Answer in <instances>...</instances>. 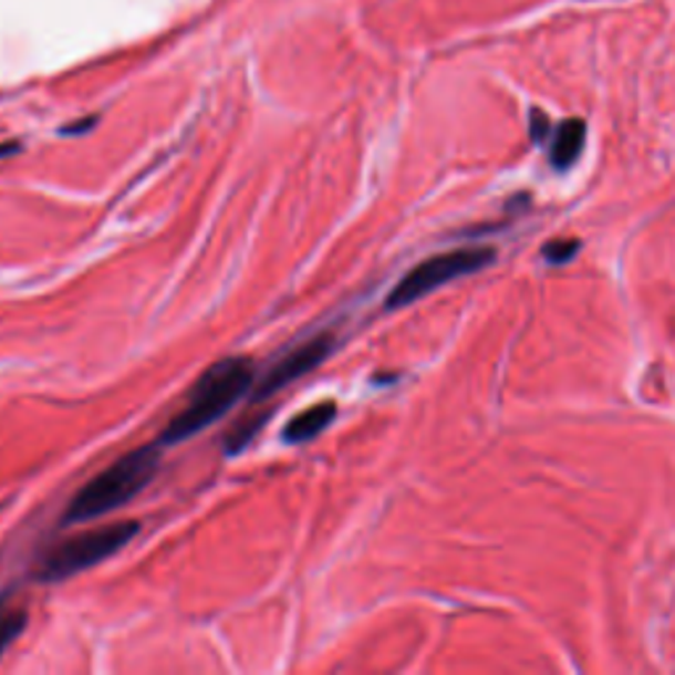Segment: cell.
Wrapping results in <instances>:
<instances>
[{
  "label": "cell",
  "instance_id": "obj_8",
  "mask_svg": "<svg viewBox=\"0 0 675 675\" xmlns=\"http://www.w3.org/2000/svg\"><path fill=\"white\" fill-rule=\"evenodd\" d=\"M27 629V612L19 604H13L11 599L0 596V657L9 646L22 636Z\"/></svg>",
  "mask_w": 675,
  "mask_h": 675
},
{
  "label": "cell",
  "instance_id": "obj_2",
  "mask_svg": "<svg viewBox=\"0 0 675 675\" xmlns=\"http://www.w3.org/2000/svg\"><path fill=\"white\" fill-rule=\"evenodd\" d=\"M158 459H162L158 444H150L112 461L106 470L87 480L77 496L69 501L64 522H87L103 518V515L133 501L154 480V475L158 472Z\"/></svg>",
  "mask_w": 675,
  "mask_h": 675
},
{
  "label": "cell",
  "instance_id": "obj_10",
  "mask_svg": "<svg viewBox=\"0 0 675 675\" xmlns=\"http://www.w3.org/2000/svg\"><path fill=\"white\" fill-rule=\"evenodd\" d=\"M552 122H549V116H543L539 108H533L530 112V137H533V143H543L552 137Z\"/></svg>",
  "mask_w": 675,
  "mask_h": 675
},
{
  "label": "cell",
  "instance_id": "obj_6",
  "mask_svg": "<svg viewBox=\"0 0 675 675\" xmlns=\"http://www.w3.org/2000/svg\"><path fill=\"white\" fill-rule=\"evenodd\" d=\"M338 415V404L333 398H325V402H316L312 406H307L304 412L291 417V423L285 425L282 430V440L285 444H309V440L325 433L333 419Z\"/></svg>",
  "mask_w": 675,
  "mask_h": 675
},
{
  "label": "cell",
  "instance_id": "obj_7",
  "mask_svg": "<svg viewBox=\"0 0 675 675\" xmlns=\"http://www.w3.org/2000/svg\"><path fill=\"white\" fill-rule=\"evenodd\" d=\"M585 146V122L564 120L560 127L552 129V146H549V162L554 169H568L578 162Z\"/></svg>",
  "mask_w": 675,
  "mask_h": 675
},
{
  "label": "cell",
  "instance_id": "obj_4",
  "mask_svg": "<svg viewBox=\"0 0 675 675\" xmlns=\"http://www.w3.org/2000/svg\"><path fill=\"white\" fill-rule=\"evenodd\" d=\"M494 259V248H457V251L438 253V257L419 261L417 267H412V270L396 282V288L388 293V299H385V309L396 312V309L415 304V301L438 291L446 282L486 270Z\"/></svg>",
  "mask_w": 675,
  "mask_h": 675
},
{
  "label": "cell",
  "instance_id": "obj_3",
  "mask_svg": "<svg viewBox=\"0 0 675 675\" xmlns=\"http://www.w3.org/2000/svg\"><path fill=\"white\" fill-rule=\"evenodd\" d=\"M137 533H141V522L120 520L112 522V526L91 528L69 536V539L56 543L53 549H48L43 560H40L38 578L51 583L85 573L87 568H95V564L106 562L108 557L122 552Z\"/></svg>",
  "mask_w": 675,
  "mask_h": 675
},
{
  "label": "cell",
  "instance_id": "obj_5",
  "mask_svg": "<svg viewBox=\"0 0 675 675\" xmlns=\"http://www.w3.org/2000/svg\"><path fill=\"white\" fill-rule=\"evenodd\" d=\"M333 346H335V338L330 333H320V335L309 338V341H304V343H299V346H293L280 362H274L270 372H267V375L257 383L253 402H264V398L274 396L278 391L293 385L299 377L309 375V372L316 370L322 362L328 360Z\"/></svg>",
  "mask_w": 675,
  "mask_h": 675
},
{
  "label": "cell",
  "instance_id": "obj_11",
  "mask_svg": "<svg viewBox=\"0 0 675 675\" xmlns=\"http://www.w3.org/2000/svg\"><path fill=\"white\" fill-rule=\"evenodd\" d=\"M13 150V146H0V156H6V154H11Z\"/></svg>",
  "mask_w": 675,
  "mask_h": 675
},
{
  "label": "cell",
  "instance_id": "obj_9",
  "mask_svg": "<svg viewBox=\"0 0 675 675\" xmlns=\"http://www.w3.org/2000/svg\"><path fill=\"white\" fill-rule=\"evenodd\" d=\"M578 248H581V240H570V238L552 240V243L543 246V259L552 261V264H564V261L575 257Z\"/></svg>",
  "mask_w": 675,
  "mask_h": 675
},
{
  "label": "cell",
  "instance_id": "obj_1",
  "mask_svg": "<svg viewBox=\"0 0 675 675\" xmlns=\"http://www.w3.org/2000/svg\"><path fill=\"white\" fill-rule=\"evenodd\" d=\"M253 383H257V367L246 356H227V360L215 362L193 383L188 402L169 419L158 444H183V440L211 428L219 417H225L243 398Z\"/></svg>",
  "mask_w": 675,
  "mask_h": 675
}]
</instances>
